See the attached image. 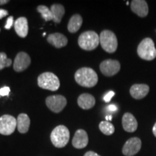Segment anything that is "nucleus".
<instances>
[{
    "label": "nucleus",
    "mask_w": 156,
    "mask_h": 156,
    "mask_svg": "<svg viewBox=\"0 0 156 156\" xmlns=\"http://www.w3.org/2000/svg\"><path fill=\"white\" fill-rule=\"evenodd\" d=\"M75 79L77 84L85 87H94L98 81L97 73L89 67H83L78 69L75 73Z\"/></svg>",
    "instance_id": "obj_1"
},
{
    "label": "nucleus",
    "mask_w": 156,
    "mask_h": 156,
    "mask_svg": "<svg viewBox=\"0 0 156 156\" xmlns=\"http://www.w3.org/2000/svg\"><path fill=\"white\" fill-rule=\"evenodd\" d=\"M100 44V38L95 31L84 32L79 36L78 44L80 47L85 51H92L96 48Z\"/></svg>",
    "instance_id": "obj_2"
},
{
    "label": "nucleus",
    "mask_w": 156,
    "mask_h": 156,
    "mask_svg": "<svg viewBox=\"0 0 156 156\" xmlns=\"http://www.w3.org/2000/svg\"><path fill=\"white\" fill-rule=\"evenodd\" d=\"M69 131L64 125H59L54 129L51 134V140L56 147L62 148L67 145L69 140Z\"/></svg>",
    "instance_id": "obj_3"
},
{
    "label": "nucleus",
    "mask_w": 156,
    "mask_h": 156,
    "mask_svg": "<svg viewBox=\"0 0 156 156\" xmlns=\"http://www.w3.org/2000/svg\"><path fill=\"white\" fill-rule=\"evenodd\" d=\"M137 54L140 58L146 61H152L156 57V48L153 41L146 38L138 45Z\"/></svg>",
    "instance_id": "obj_4"
},
{
    "label": "nucleus",
    "mask_w": 156,
    "mask_h": 156,
    "mask_svg": "<svg viewBox=\"0 0 156 156\" xmlns=\"http://www.w3.org/2000/svg\"><path fill=\"white\" fill-rule=\"evenodd\" d=\"M38 85L43 89L56 91L59 88L60 82L57 76L52 73H44L38 77Z\"/></svg>",
    "instance_id": "obj_5"
},
{
    "label": "nucleus",
    "mask_w": 156,
    "mask_h": 156,
    "mask_svg": "<svg viewBox=\"0 0 156 156\" xmlns=\"http://www.w3.org/2000/svg\"><path fill=\"white\" fill-rule=\"evenodd\" d=\"M100 44L103 50L108 53H114L118 47V41L117 38L112 31L104 30L101 33Z\"/></svg>",
    "instance_id": "obj_6"
},
{
    "label": "nucleus",
    "mask_w": 156,
    "mask_h": 156,
    "mask_svg": "<svg viewBox=\"0 0 156 156\" xmlns=\"http://www.w3.org/2000/svg\"><path fill=\"white\" fill-rule=\"evenodd\" d=\"M17 127V119L11 115L5 114L0 117V134L9 135Z\"/></svg>",
    "instance_id": "obj_7"
},
{
    "label": "nucleus",
    "mask_w": 156,
    "mask_h": 156,
    "mask_svg": "<svg viewBox=\"0 0 156 156\" xmlns=\"http://www.w3.org/2000/svg\"><path fill=\"white\" fill-rule=\"evenodd\" d=\"M67 99L61 95H51L46 98V104L48 108L54 113H59L67 105Z\"/></svg>",
    "instance_id": "obj_8"
},
{
    "label": "nucleus",
    "mask_w": 156,
    "mask_h": 156,
    "mask_svg": "<svg viewBox=\"0 0 156 156\" xmlns=\"http://www.w3.org/2000/svg\"><path fill=\"white\" fill-rule=\"evenodd\" d=\"M121 69V64L117 60L107 59L100 64V70L103 75L107 77H112L116 75Z\"/></svg>",
    "instance_id": "obj_9"
},
{
    "label": "nucleus",
    "mask_w": 156,
    "mask_h": 156,
    "mask_svg": "<svg viewBox=\"0 0 156 156\" xmlns=\"http://www.w3.org/2000/svg\"><path fill=\"white\" fill-rule=\"evenodd\" d=\"M141 140L138 137H132L125 142L122 148V153L126 156H133L140 151Z\"/></svg>",
    "instance_id": "obj_10"
},
{
    "label": "nucleus",
    "mask_w": 156,
    "mask_h": 156,
    "mask_svg": "<svg viewBox=\"0 0 156 156\" xmlns=\"http://www.w3.org/2000/svg\"><path fill=\"white\" fill-rule=\"evenodd\" d=\"M31 59L29 55L25 52H20L15 56L13 68L15 71L20 73L25 70L30 64Z\"/></svg>",
    "instance_id": "obj_11"
},
{
    "label": "nucleus",
    "mask_w": 156,
    "mask_h": 156,
    "mask_svg": "<svg viewBox=\"0 0 156 156\" xmlns=\"http://www.w3.org/2000/svg\"><path fill=\"white\" fill-rule=\"evenodd\" d=\"M131 9L139 17H145L148 15V5L145 0H133L131 2Z\"/></svg>",
    "instance_id": "obj_12"
},
{
    "label": "nucleus",
    "mask_w": 156,
    "mask_h": 156,
    "mask_svg": "<svg viewBox=\"0 0 156 156\" xmlns=\"http://www.w3.org/2000/svg\"><path fill=\"white\" fill-rule=\"evenodd\" d=\"M88 144V136L87 132L83 129L76 131L73 140V145L77 149H83Z\"/></svg>",
    "instance_id": "obj_13"
},
{
    "label": "nucleus",
    "mask_w": 156,
    "mask_h": 156,
    "mask_svg": "<svg viewBox=\"0 0 156 156\" xmlns=\"http://www.w3.org/2000/svg\"><path fill=\"white\" fill-rule=\"evenodd\" d=\"M150 87L145 84H134L129 90L132 97L136 100L143 98L148 94Z\"/></svg>",
    "instance_id": "obj_14"
},
{
    "label": "nucleus",
    "mask_w": 156,
    "mask_h": 156,
    "mask_svg": "<svg viewBox=\"0 0 156 156\" xmlns=\"http://www.w3.org/2000/svg\"><path fill=\"white\" fill-rule=\"evenodd\" d=\"M122 126L127 132H134L137 129L138 124L136 119L130 113H125L122 117Z\"/></svg>",
    "instance_id": "obj_15"
},
{
    "label": "nucleus",
    "mask_w": 156,
    "mask_h": 156,
    "mask_svg": "<svg viewBox=\"0 0 156 156\" xmlns=\"http://www.w3.org/2000/svg\"><path fill=\"white\" fill-rule=\"evenodd\" d=\"M15 32L21 38H25L28 34V20L25 17L17 18L14 23Z\"/></svg>",
    "instance_id": "obj_16"
},
{
    "label": "nucleus",
    "mask_w": 156,
    "mask_h": 156,
    "mask_svg": "<svg viewBox=\"0 0 156 156\" xmlns=\"http://www.w3.org/2000/svg\"><path fill=\"white\" fill-rule=\"evenodd\" d=\"M47 41L54 47L60 48L67 46L68 39L64 35L59 34V33H55V34H50L48 36Z\"/></svg>",
    "instance_id": "obj_17"
},
{
    "label": "nucleus",
    "mask_w": 156,
    "mask_h": 156,
    "mask_svg": "<svg viewBox=\"0 0 156 156\" xmlns=\"http://www.w3.org/2000/svg\"><path fill=\"white\" fill-rule=\"evenodd\" d=\"M77 103L80 108L87 110L92 108L95 106V99L92 95L88 93H83L78 97Z\"/></svg>",
    "instance_id": "obj_18"
},
{
    "label": "nucleus",
    "mask_w": 156,
    "mask_h": 156,
    "mask_svg": "<svg viewBox=\"0 0 156 156\" xmlns=\"http://www.w3.org/2000/svg\"><path fill=\"white\" fill-rule=\"evenodd\" d=\"M30 120L26 114H20L17 118V127L19 132L25 134L28 132Z\"/></svg>",
    "instance_id": "obj_19"
},
{
    "label": "nucleus",
    "mask_w": 156,
    "mask_h": 156,
    "mask_svg": "<svg viewBox=\"0 0 156 156\" xmlns=\"http://www.w3.org/2000/svg\"><path fill=\"white\" fill-rule=\"evenodd\" d=\"M82 24H83V17L78 14L74 15L73 16L71 17L69 23H68V30L72 34L77 32L80 28Z\"/></svg>",
    "instance_id": "obj_20"
},
{
    "label": "nucleus",
    "mask_w": 156,
    "mask_h": 156,
    "mask_svg": "<svg viewBox=\"0 0 156 156\" xmlns=\"http://www.w3.org/2000/svg\"><path fill=\"white\" fill-rule=\"evenodd\" d=\"M52 15H53V20L54 23H59L61 22L62 17L65 13V9L63 5L59 4H54L51 7Z\"/></svg>",
    "instance_id": "obj_21"
},
{
    "label": "nucleus",
    "mask_w": 156,
    "mask_h": 156,
    "mask_svg": "<svg viewBox=\"0 0 156 156\" xmlns=\"http://www.w3.org/2000/svg\"><path fill=\"white\" fill-rule=\"evenodd\" d=\"M99 129L102 133L106 135H112L114 133L115 128L112 123L107 122V121H103L101 122L99 124Z\"/></svg>",
    "instance_id": "obj_22"
},
{
    "label": "nucleus",
    "mask_w": 156,
    "mask_h": 156,
    "mask_svg": "<svg viewBox=\"0 0 156 156\" xmlns=\"http://www.w3.org/2000/svg\"><path fill=\"white\" fill-rule=\"evenodd\" d=\"M37 10L41 14V16L46 21L53 20V15H52L51 9L44 5H40L37 7Z\"/></svg>",
    "instance_id": "obj_23"
},
{
    "label": "nucleus",
    "mask_w": 156,
    "mask_h": 156,
    "mask_svg": "<svg viewBox=\"0 0 156 156\" xmlns=\"http://www.w3.org/2000/svg\"><path fill=\"white\" fill-rule=\"evenodd\" d=\"M12 63V61L7 58V54L4 52H0V70L3 69L5 67H9Z\"/></svg>",
    "instance_id": "obj_24"
},
{
    "label": "nucleus",
    "mask_w": 156,
    "mask_h": 156,
    "mask_svg": "<svg viewBox=\"0 0 156 156\" xmlns=\"http://www.w3.org/2000/svg\"><path fill=\"white\" fill-rule=\"evenodd\" d=\"M13 23H14V18H13V17L12 16L9 17L7 20V23H6V25L5 26V29H7V30L10 29L12 28V26Z\"/></svg>",
    "instance_id": "obj_25"
},
{
    "label": "nucleus",
    "mask_w": 156,
    "mask_h": 156,
    "mask_svg": "<svg viewBox=\"0 0 156 156\" xmlns=\"http://www.w3.org/2000/svg\"><path fill=\"white\" fill-rule=\"evenodd\" d=\"M9 92H10V88L9 87H3L0 89V95L6 96V95H9Z\"/></svg>",
    "instance_id": "obj_26"
},
{
    "label": "nucleus",
    "mask_w": 156,
    "mask_h": 156,
    "mask_svg": "<svg viewBox=\"0 0 156 156\" xmlns=\"http://www.w3.org/2000/svg\"><path fill=\"white\" fill-rule=\"evenodd\" d=\"M115 95V93L114 91H109V92L107 93V94L103 97V100H104L105 102L108 103L111 101V99L112 98V97Z\"/></svg>",
    "instance_id": "obj_27"
},
{
    "label": "nucleus",
    "mask_w": 156,
    "mask_h": 156,
    "mask_svg": "<svg viewBox=\"0 0 156 156\" xmlns=\"http://www.w3.org/2000/svg\"><path fill=\"white\" fill-rule=\"evenodd\" d=\"M8 15V11L4 9H0V20Z\"/></svg>",
    "instance_id": "obj_28"
},
{
    "label": "nucleus",
    "mask_w": 156,
    "mask_h": 156,
    "mask_svg": "<svg viewBox=\"0 0 156 156\" xmlns=\"http://www.w3.org/2000/svg\"><path fill=\"white\" fill-rule=\"evenodd\" d=\"M84 156H101V155H99L98 154H97L96 153H95V152L93 151H88L84 155Z\"/></svg>",
    "instance_id": "obj_29"
},
{
    "label": "nucleus",
    "mask_w": 156,
    "mask_h": 156,
    "mask_svg": "<svg viewBox=\"0 0 156 156\" xmlns=\"http://www.w3.org/2000/svg\"><path fill=\"white\" fill-rule=\"evenodd\" d=\"M108 108L109 111H111V112H115V111L117 110L116 106H114V105H110V106H108Z\"/></svg>",
    "instance_id": "obj_30"
},
{
    "label": "nucleus",
    "mask_w": 156,
    "mask_h": 156,
    "mask_svg": "<svg viewBox=\"0 0 156 156\" xmlns=\"http://www.w3.org/2000/svg\"><path fill=\"white\" fill-rule=\"evenodd\" d=\"M8 2H9L8 0H0V5H5V4H7Z\"/></svg>",
    "instance_id": "obj_31"
},
{
    "label": "nucleus",
    "mask_w": 156,
    "mask_h": 156,
    "mask_svg": "<svg viewBox=\"0 0 156 156\" xmlns=\"http://www.w3.org/2000/svg\"><path fill=\"white\" fill-rule=\"evenodd\" d=\"M153 134L156 136V122L155 124H154L153 126Z\"/></svg>",
    "instance_id": "obj_32"
},
{
    "label": "nucleus",
    "mask_w": 156,
    "mask_h": 156,
    "mask_svg": "<svg viewBox=\"0 0 156 156\" xmlns=\"http://www.w3.org/2000/svg\"><path fill=\"white\" fill-rule=\"evenodd\" d=\"M112 116H106V119H107V121L108 120H109V121H111L112 120Z\"/></svg>",
    "instance_id": "obj_33"
},
{
    "label": "nucleus",
    "mask_w": 156,
    "mask_h": 156,
    "mask_svg": "<svg viewBox=\"0 0 156 156\" xmlns=\"http://www.w3.org/2000/svg\"><path fill=\"white\" fill-rule=\"evenodd\" d=\"M0 30H1V29H0Z\"/></svg>",
    "instance_id": "obj_34"
}]
</instances>
